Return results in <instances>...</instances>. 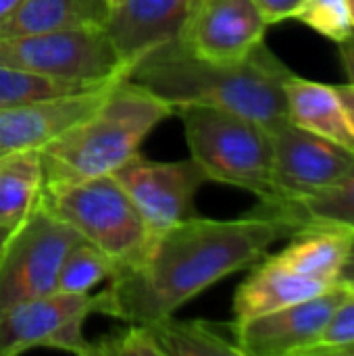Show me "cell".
Here are the masks:
<instances>
[{
  "mask_svg": "<svg viewBox=\"0 0 354 356\" xmlns=\"http://www.w3.org/2000/svg\"><path fill=\"white\" fill-rule=\"evenodd\" d=\"M294 229L257 207L238 219L192 217L154 238L134 261L119 265L98 292V315L123 323H154L217 282L255 267Z\"/></svg>",
  "mask_w": 354,
  "mask_h": 356,
  "instance_id": "6da1fadb",
  "label": "cell"
},
{
  "mask_svg": "<svg viewBox=\"0 0 354 356\" xmlns=\"http://www.w3.org/2000/svg\"><path fill=\"white\" fill-rule=\"evenodd\" d=\"M292 73L265 42L242 60L213 63L175 40L142 54L125 77L165 100L175 113L184 106H215L273 131L288 123L286 81Z\"/></svg>",
  "mask_w": 354,
  "mask_h": 356,
  "instance_id": "7a4b0ae2",
  "label": "cell"
},
{
  "mask_svg": "<svg viewBox=\"0 0 354 356\" xmlns=\"http://www.w3.org/2000/svg\"><path fill=\"white\" fill-rule=\"evenodd\" d=\"M173 113L165 100L121 77L92 115L40 150L44 186L113 175Z\"/></svg>",
  "mask_w": 354,
  "mask_h": 356,
  "instance_id": "3957f363",
  "label": "cell"
},
{
  "mask_svg": "<svg viewBox=\"0 0 354 356\" xmlns=\"http://www.w3.org/2000/svg\"><path fill=\"white\" fill-rule=\"evenodd\" d=\"M184 123L190 156L200 165L209 181L246 190L261 204H273V140L261 123L215 106H184L177 111Z\"/></svg>",
  "mask_w": 354,
  "mask_h": 356,
  "instance_id": "277c9868",
  "label": "cell"
},
{
  "mask_svg": "<svg viewBox=\"0 0 354 356\" xmlns=\"http://www.w3.org/2000/svg\"><path fill=\"white\" fill-rule=\"evenodd\" d=\"M40 204L73 227L79 238L98 246L115 269L140 257L150 240L140 213L115 175L44 186Z\"/></svg>",
  "mask_w": 354,
  "mask_h": 356,
  "instance_id": "5b68a950",
  "label": "cell"
},
{
  "mask_svg": "<svg viewBox=\"0 0 354 356\" xmlns=\"http://www.w3.org/2000/svg\"><path fill=\"white\" fill-rule=\"evenodd\" d=\"M0 65L46 77L104 83L127 75L104 25H79L44 33L0 38Z\"/></svg>",
  "mask_w": 354,
  "mask_h": 356,
  "instance_id": "8992f818",
  "label": "cell"
},
{
  "mask_svg": "<svg viewBox=\"0 0 354 356\" xmlns=\"http://www.w3.org/2000/svg\"><path fill=\"white\" fill-rule=\"evenodd\" d=\"M79 234L38 204L19 223L0 254V315L21 302L48 296L58 288V273Z\"/></svg>",
  "mask_w": 354,
  "mask_h": 356,
  "instance_id": "52a82bcc",
  "label": "cell"
},
{
  "mask_svg": "<svg viewBox=\"0 0 354 356\" xmlns=\"http://www.w3.org/2000/svg\"><path fill=\"white\" fill-rule=\"evenodd\" d=\"M90 315H98V294L52 292L21 302L0 315V356H17L31 348L92 356V342L83 336Z\"/></svg>",
  "mask_w": 354,
  "mask_h": 356,
  "instance_id": "ba28073f",
  "label": "cell"
},
{
  "mask_svg": "<svg viewBox=\"0 0 354 356\" xmlns=\"http://www.w3.org/2000/svg\"><path fill=\"white\" fill-rule=\"evenodd\" d=\"M150 238L196 217V194L207 184L200 165L190 156L184 161H148L134 154L115 173Z\"/></svg>",
  "mask_w": 354,
  "mask_h": 356,
  "instance_id": "9c48e42d",
  "label": "cell"
},
{
  "mask_svg": "<svg viewBox=\"0 0 354 356\" xmlns=\"http://www.w3.org/2000/svg\"><path fill=\"white\" fill-rule=\"evenodd\" d=\"M271 140L273 184L277 190V200L273 204L309 196L334 186L354 163V150L290 121L275 127L271 131Z\"/></svg>",
  "mask_w": 354,
  "mask_h": 356,
  "instance_id": "30bf717a",
  "label": "cell"
},
{
  "mask_svg": "<svg viewBox=\"0 0 354 356\" xmlns=\"http://www.w3.org/2000/svg\"><path fill=\"white\" fill-rule=\"evenodd\" d=\"M269 23L252 0H198L177 42L213 63L246 58L265 42Z\"/></svg>",
  "mask_w": 354,
  "mask_h": 356,
  "instance_id": "8fae6325",
  "label": "cell"
},
{
  "mask_svg": "<svg viewBox=\"0 0 354 356\" xmlns=\"http://www.w3.org/2000/svg\"><path fill=\"white\" fill-rule=\"evenodd\" d=\"M346 292V286L336 284L303 302L246 321H234L240 353L242 356H307Z\"/></svg>",
  "mask_w": 354,
  "mask_h": 356,
  "instance_id": "7c38bea8",
  "label": "cell"
},
{
  "mask_svg": "<svg viewBox=\"0 0 354 356\" xmlns=\"http://www.w3.org/2000/svg\"><path fill=\"white\" fill-rule=\"evenodd\" d=\"M117 81L77 94L0 108V159L13 152L42 150L92 115Z\"/></svg>",
  "mask_w": 354,
  "mask_h": 356,
  "instance_id": "4fadbf2b",
  "label": "cell"
},
{
  "mask_svg": "<svg viewBox=\"0 0 354 356\" xmlns=\"http://www.w3.org/2000/svg\"><path fill=\"white\" fill-rule=\"evenodd\" d=\"M198 0H119L106 31L127 69L148 50L175 42Z\"/></svg>",
  "mask_w": 354,
  "mask_h": 356,
  "instance_id": "5bb4252c",
  "label": "cell"
},
{
  "mask_svg": "<svg viewBox=\"0 0 354 356\" xmlns=\"http://www.w3.org/2000/svg\"><path fill=\"white\" fill-rule=\"evenodd\" d=\"M328 288L332 286H323L280 265L271 257H265L257 263L255 271L240 284L234 296V317L236 321L261 317L313 298L325 292Z\"/></svg>",
  "mask_w": 354,
  "mask_h": 356,
  "instance_id": "9a60e30c",
  "label": "cell"
},
{
  "mask_svg": "<svg viewBox=\"0 0 354 356\" xmlns=\"http://www.w3.org/2000/svg\"><path fill=\"white\" fill-rule=\"evenodd\" d=\"M354 232L334 225H305L290 236L286 248L271 254L280 265L311 277L323 286L338 284V275L351 252Z\"/></svg>",
  "mask_w": 354,
  "mask_h": 356,
  "instance_id": "2e32d148",
  "label": "cell"
},
{
  "mask_svg": "<svg viewBox=\"0 0 354 356\" xmlns=\"http://www.w3.org/2000/svg\"><path fill=\"white\" fill-rule=\"evenodd\" d=\"M288 121L354 150V131L336 86L292 73L286 81Z\"/></svg>",
  "mask_w": 354,
  "mask_h": 356,
  "instance_id": "e0dca14e",
  "label": "cell"
},
{
  "mask_svg": "<svg viewBox=\"0 0 354 356\" xmlns=\"http://www.w3.org/2000/svg\"><path fill=\"white\" fill-rule=\"evenodd\" d=\"M111 0H21L0 21V38L44 33L79 25H106Z\"/></svg>",
  "mask_w": 354,
  "mask_h": 356,
  "instance_id": "ac0fdd59",
  "label": "cell"
},
{
  "mask_svg": "<svg viewBox=\"0 0 354 356\" xmlns=\"http://www.w3.org/2000/svg\"><path fill=\"white\" fill-rule=\"evenodd\" d=\"M259 207L282 217L294 232L305 225H334L354 232V163L340 181L325 190L273 207Z\"/></svg>",
  "mask_w": 354,
  "mask_h": 356,
  "instance_id": "d6986e66",
  "label": "cell"
},
{
  "mask_svg": "<svg viewBox=\"0 0 354 356\" xmlns=\"http://www.w3.org/2000/svg\"><path fill=\"white\" fill-rule=\"evenodd\" d=\"M44 169L40 150L13 152L0 159V225L15 229L40 204Z\"/></svg>",
  "mask_w": 354,
  "mask_h": 356,
  "instance_id": "ffe728a7",
  "label": "cell"
},
{
  "mask_svg": "<svg viewBox=\"0 0 354 356\" xmlns=\"http://www.w3.org/2000/svg\"><path fill=\"white\" fill-rule=\"evenodd\" d=\"M150 325L163 356H242L234 323L221 325L200 319L177 321L171 315Z\"/></svg>",
  "mask_w": 354,
  "mask_h": 356,
  "instance_id": "44dd1931",
  "label": "cell"
},
{
  "mask_svg": "<svg viewBox=\"0 0 354 356\" xmlns=\"http://www.w3.org/2000/svg\"><path fill=\"white\" fill-rule=\"evenodd\" d=\"M106 83H111V81L92 83V81L58 79V77H46L40 73H31L25 69L0 65V108L21 106L27 102L56 98V96H65V94H77V92L94 90V88H100Z\"/></svg>",
  "mask_w": 354,
  "mask_h": 356,
  "instance_id": "7402d4cb",
  "label": "cell"
},
{
  "mask_svg": "<svg viewBox=\"0 0 354 356\" xmlns=\"http://www.w3.org/2000/svg\"><path fill=\"white\" fill-rule=\"evenodd\" d=\"M113 273L115 263L98 246L79 238L63 261L56 292L90 294L98 284L108 282Z\"/></svg>",
  "mask_w": 354,
  "mask_h": 356,
  "instance_id": "603a6c76",
  "label": "cell"
},
{
  "mask_svg": "<svg viewBox=\"0 0 354 356\" xmlns=\"http://www.w3.org/2000/svg\"><path fill=\"white\" fill-rule=\"evenodd\" d=\"M294 19L336 44L354 35V17L348 0H309Z\"/></svg>",
  "mask_w": 354,
  "mask_h": 356,
  "instance_id": "cb8c5ba5",
  "label": "cell"
},
{
  "mask_svg": "<svg viewBox=\"0 0 354 356\" xmlns=\"http://www.w3.org/2000/svg\"><path fill=\"white\" fill-rule=\"evenodd\" d=\"M307 356H354V288L336 305Z\"/></svg>",
  "mask_w": 354,
  "mask_h": 356,
  "instance_id": "d4e9b609",
  "label": "cell"
},
{
  "mask_svg": "<svg viewBox=\"0 0 354 356\" xmlns=\"http://www.w3.org/2000/svg\"><path fill=\"white\" fill-rule=\"evenodd\" d=\"M92 356H163V350L150 323H127L92 342Z\"/></svg>",
  "mask_w": 354,
  "mask_h": 356,
  "instance_id": "484cf974",
  "label": "cell"
},
{
  "mask_svg": "<svg viewBox=\"0 0 354 356\" xmlns=\"http://www.w3.org/2000/svg\"><path fill=\"white\" fill-rule=\"evenodd\" d=\"M252 2L263 13L265 21L269 25H275L286 19H294L309 0H252Z\"/></svg>",
  "mask_w": 354,
  "mask_h": 356,
  "instance_id": "4316f807",
  "label": "cell"
},
{
  "mask_svg": "<svg viewBox=\"0 0 354 356\" xmlns=\"http://www.w3.org/2000/svg\"><path fill=\"white\" fill-rule=\"evenodd\" d=\"M338 48H340V60L346 71L348 83H354V35L348 38L346 42L338 44Z\"/></svg>",
  "mask_w": 354,
  "mask_h": 356,
  "instance_id": "83f0119b",
  "label": "cell"
},
{
  "mask_svg": "<svg viewBox=\"0 0 354 356\" xmlns=\"http://www.w3.org/2000/svg\"><path fill=\"white\" fill-rule=\"evenodd\" d=\"M338 90V96L342 100V106H344V113H346V119L351 123L354 131V83H344V86H336Z\"/></svg>",
  "mask_w": 354,
  "mask_h": 356,
  "instance_id": "f1b7e54d",
  "label": "cell"
},
{
  "mask_svg": "<svg viewBox=\"0 0 354 356\" xmlns=\"http://www.w3.org/2000/svg\"><path fill=\"white\" fill-rule=\"evenodd\" d=\"M338 284L340 286H346V288H354V238L353 244H351V252L346 257V263L338 275Z\"/></svg>",
  "mask_w": 354,
  "mask_h": 356,
  "instance_id": "f546056e",
  "label": "cell"
},
{
  "mask_svg": "<svg viewBox=\"0 0 354 356\" xmlns=\"http://www.w3.org/2000/svg\"><path fill=\"white\" fill-rule=\"evenodd\" d=\"M19 2H21V0H0V21L6 19V17L17 8Z\"/></svg>",
  "mask_w": 354,
  "mask_h": 356,
  "instance_id": "4dcf8cb0",
  "label": "cell"
},
{
  "mask_svg": "<svg viewBox=\"0 0 354 356\" xmlns=\"http://www.w3.org/2000/svg\"><path fill=\"white\" fill-rule=\"evenodd\" d=\"M10 232H13V229H8V227H2V225H0V254H2V248H4V244H6V240H8Z\"/></svg>",
  "mask_w": 354,
  "mask_h": 356,
  "instance_id": "1f68e13d",
  "label": "cell"
},
{
  "mask_svg": "<svg viewBox=\"0 0 354 356\" xmlns=\"http://www.w3.org/2000/svg\"><path fill=\"white\" fill-rule=\"evenodd\" d=\"M117 2H119V0H111V4H113V6H115V4H117Z\"/></svg>",
  "mask_w": 354,
  "mask_h": 356,
  "instance_id": "d6a6232c",
  "label": "cell"
}]
</instances>
